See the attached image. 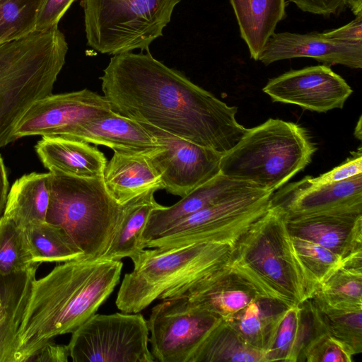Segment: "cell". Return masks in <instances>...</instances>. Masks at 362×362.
<instances>
[{"label": "cell", "mask_w": 362, "mask_h": 362, "mask_svg": "<svg viewBox=\"0 0 362 362\" xmlns=\"http://www.w3.org/2000/svg\"><path fill=\"white\" fill-rule=\"evenodd\" d=\"M112 110L224 154L247 128L229 106L149 50L113 55L100 77Z\"/></svg>", "instance_id": "6da1fadb"}, {"label": "cell", "mask_w": 362, "mask_h": 362, "mask_svg": "<svg viewBox=\"0 0 362 362\" xmlns=\"http://www.w3.org/2000/svg\"><path fill=\"white\" fill-rule=\"evenodd\" d=\"M120 260L80 257L34 279L17 334L15 362H25L47 342L73 333L95 314L119 281Z\"/></svg>", "instance_id": "7a4b0ae2"}, {"label": "cell", "mask_w": 362, "mask_h": 362, "mask_svg": "<svg viewBox=\"0 0 362 362\" xmlns=\"http://www.w3.org/2000/svg\"><path fill=\"white\" fill-rule=\"evenodd\" d=\"M228 267L262 298L289 308L311 298L319 286L294 248L284 212L272 206L232 246Z\"/></svg>", "instance_id": "3957f363"}, {"label": "cell", "mask_w": 362, "mask_h": 362, "mask_svg": "<svg viewBox=\"0 0 362 362\" xmlns=\"http://www.w3.org/2000/svg\"><path fill=\"white\" fill-rule=\"evenodd\" d=\"M67 52L58 25L0 43V148L15 141L16 126L32 105L52 93Z\"/></svg>", "instance_id": "277c9868"}, {"label": "cell", "mask_w": 362, "mask_h": 362, "mask_svg": "<svg viewBox=\"0 0 362 362\" xmlns=\"http://www.w3.org/2000/svg\"><path fill=\"white\" fill-rule=\"evenodd\" d=\"M316 151V144L305 128L269 118L247 129L238 142L222 155L221 173L275 192L308 165Z\"/></svg>", "instance_id": "5b68a950"}, {"label": "cell", "mask_w": 362, "mask_h": 362, "mask_svg": "<svg viewBox=\"0 0 362 362\" xmlns=\"http://www.w3.org/2000/svg\"><path fill=\"white\" fill-rule=\"evenodd\" d=\"M232 246L197 243L144 249L132 259L134 269L124 275L116 305L136 313L167 293L228 265Z\"/></svg>", "instance_id": "8992f818"}, {"label": "cell", "mask_w": 362, "mask_h": 362, "mask_svg": "<svg viewBox=\"0 0 362 362\" xmlns=\"http://www.w3.org/2000/svg\"><path fill=\"white\" fill-rule=\"evenodd\" d=\"M122 208L107 192L103 177L84 178L50 173L46 221L62 228L83 252L82 257L96 259L103 255Z\"/></svg>", "instance_id": "52a82bcc"}, {"label": "cell", "mask_w": 362, "mask_h": 362, "mask_svg": "<svg viewBox=\"0 0 362 362\" xmlns=\"http://www.w3.org/2000/svg\"><path fill=\"white\" fill-rule=\"evenodd\" d=\"M180 0H83L88 45L118 54L149 45L163 35Z\"/></svg>", "instance_id": "ba28073f"}, {"label": "cell", "mask_w": 362, "mask_h": 362, "mask_svg": "<svg viewBox=\"0 0 362 362\" xmlns=\"http://www.w3.org/2000/svg\"><path fill=\"white\" fill-rule=\"evenodd\" d=\"M274 192L257 188L201 209L146 243L144 248L197 243L233 246L271 206Z\"/></svg>", "instance_id": "9c48e42d"}, {"label": "cell", "mask_w": 362, "mask_h": 362, "mask_svg": "<svg viewBox=\"0 0 362 362\" xmlns=\"http://www.w3.org/2000/svg\"><path fill=\"white\" fill-rule=\"evenodd\" d=\"M147 321L139 313L95 314L67 344L74 362H153Z\"/></svg>", "instance_id": "30bf717a"}, {"label": "cell", "mask_w": 362, "mask_h": 362, "mask_svg": "<svg viewBox=\"0 0 362 362\" xmlns=\"http://www.w3.org/2000/svg\"><path fill=\"white\" fill-rule=\"evenodd\" d=\"M221 320L185 297L163 299L152 308L147 321L151 354L160 362H190Z\"/></svg>", "instance_id": "8fae6325"}, {"label": "cell", "mask_w": 362, "mask_h": 362, "mask_svg": "<svg viewBox=\"0 0 362 362\" xmlns=\"http://www.w3.org/2000/svg\"><path fill=\"white\" fill-rule=\"evenodd\" d=\"M112 111L104 95L87 88L51 93L28 110L16 126L14 139L30 136L66 137L78 125Z\"/></svg>", "instance_id": "7c38bea8"}, {"label": "cell", "mask_w": 362, "mask_h": 362, "mask_svg": "<svg viewBox=\"0 0 362 362\" xmlns=\"http://www.w3.org/2000/svg\"><path fill=\"white\" fill-rule=\"evenodd\" d=\"M141 124L163 146L154 152L152 160L168 192L183 197L221 173L222 154L157 127Z\"/></svg>", "instance_id": "4fadbf2b"}, {"label": "cell", "mask_w": 362, "mask_h": 362, "mask_svg": "<svg viewBox=\"0 0 362 362\" xmlns=\"http://www.w3.org/2000/svg\"><path fill=\"white\" fill-rule=\"evenodd\" d=\"M274 102L317 112L341 109L353 90L328 66L291 70L270 79L262 89Z\"/></svg>", "instance_id": "5bb4252c"}, {"label": "cell", "mask_w": 362, "mask_h": 362, "mask_svg": "<svg viewBox=\"0 0 362 362\" xmlns=\"http://www.w3.org/2000/svg\"><path fill=\"white\" fill-rule=\"evenodd\" d=\"M271 205L287 220L325 214H362V173L347 180L314 185L302 180L274 192Z\"/></svg>", "instance_id": "9a60e30c"}, {"label": "cell", "mask_w": 362, "mask_h": 362, "mask_svg": "<svg viewBox=\"0 0 362 362\" xmlns=\"http://www.w3.org/2000/svg\"><path fill=\"white\" fill-rule=\"evenodd\" d=\"M173 297H185L223 321L260 298L253 286L228 265L167 293L161 300Z\"/></svg>", "instance_id": "2e32d148"}, {"label": "cell", "mask_w": 362, "mask_h": 362, "mask_svg": "<svg viewBox=\"0 0 362 362\" xmlns=\"http://www.w3.org/2000/svg\"><path fill=\"white\" fill-rule=\"evenodd\" d=\"M298 57H310L329 65L361 69L362 45L329 39L318 32L274 33L258 61L267 66L277 61Z\"/></svg>", "instance_id": "e0dca14e"}, {"label": "cell", "mask_w": 362, "mask_h": 362, "mask_svg": "<svg viewBox=\"0 0 362 362\" xmlns=\"http://www.w3.org/2000/svg\"><path fill=\"white\" fill-rule=\"evenodd\" d=\"M257 188L260 187L218 173L181 197L175 204L153 211L143 233L144 247L146 243L179 221L206 207Z\"/></svg>", "instance_id": "ac0fdd59"}, {"label": "cell", "mask_w": 362, "mask_h": 362, "mask_svg": "<svg viewBox=\"0 0 362 362\" xmlns=\"http://www.w3.org/2000/svg\"><path fill=\"white\" fill-rule=\"evenodd\" d=\"M66 137L125 153L151 152L163 147L141 123L114 111L78 125Z\"/></svg>", "instance_id": "d6986e66"}, {"label": "cell", "mask_w": 362, "mask_h": 362, "mask_svg": "<svg viewBox=\"0 0 362 362\" xmlns=\"http://www.w3.org/2000/svg\"><path fill=\"white\" fill-rule=\"evenodd\" d=\"M158 150L114 151L105 167L103 179L107 192L118 204L123 205L148 190L164 189L161 175L152 160V155Z\"/></svg>", "instance_id": "ffe728a7"}, {"label": "cell", "mask_w": 362, "mask_h": 362, "mask_svg": "<svg viewBox=\"0 0 362 362\" xmlns=\"http://www.w3.org/2000/svg\"><path fill=\"white\" fill-rule=\"evenodd\" d=\"M287 223L292 235L315 242L342 259L362 254V214L317 215L287 220Z\"/></svg>", "instance_id": "44dd1931"}, {"label": "cell", "mask_w": 362, "mask_h": 362, "mask_svg": "<svg viewBox=\"0 0 362 362\" xmlns=\"http://www.w3.org/2000/svg\"><path fill=\"white\" fill-rule=\"evenodd\" d=\"M50 173L93 178L103 177L107 159L96 147L83 141L59 136H42L35 146Z\"/></svg>", "instance_id": "7402d4cb"}, {"label": "cell", "mask_w": 362, "mask_h": 362, "mask_svg": "<svg viewBox=\"0 0 362 362\" xmlns=\"http://www.w3.org/2000/svg\"><path fill=\"white\" fill-rule=\"evenodd\" d=\"M313 332L312 317L304 303L282 308L274 314L269 326L264 349L266 362L298 361Z\"/></svg>", "instance_id": "603a6c76"}, {"label": "cell", "mask_w": 362, "mask_h": 362, "mask_svg": "<svg viewBox=\"0 0 362 362\" xmlns=\"http://www.w3.org/2000/svg\"><path fill=\"white\" fill-rule=\"evenodd\" d=\"M250 57L258 59L277 24L286 17L285 0H230Z\"/></svg>", "instance_id": "cb8c5ba5"}, {"label": "cell", "mask_w": 362, "mask_h": 362, "mask_svg": "<svg viewBox=\"0 0 362 362\" xmlns=\"http://www.w3.org/2000/svg\"><path fill=\"white\" fill-rule=\"evenodd\" d=\"M39 266L33 264L24 272L2 276L0 362H15L17 334Z\"/></svg>", "instance_id": "d4e9b609"}, {"label": "cell", "mask_w": 362, "mask_h": 362, "mask_svg": "<svg viewBox=\"0 0 362 362\" xmlns=\"http://www.w3.org/2000/svg\"><path fill=\"white\" fill-rule=\"evenodd\" d=\"M156 192L148 190L123 204L116 230L107 250L100 258L133 259L145 249L142 235L148 218L153 211L163 206L155 199Z\"/></svg>", "instance_id": "484cf974"}, {"label": "cell", "mask_w": 362, "mask_h": 362, "mask_svg": "<svg viewBox=\"0 0 362 362\" xmlns=\"http://www.w3.org/2000/svg\"><path fill=\"white\" fill-rule=\"evenodd\" d=\"M50 173H31L16 180L8 192L3 216L19 226L46 221Z\"/></svg>", "instance_id": "4316f807"}, {"label": "cell", "mask_w": 362, "mask_h": 362, "mask_svg": "<svg viewBox=\"0 0 362 362\" xmlns=\"http://www.w3.org/2000/svg\"><path fill=\"white\" fill-rule=\"evenodd\" d=\"M304 303L318 329L342 341L356 354L362 352V308L331 306L316 293Z\"/></svg>", "instance_id": "83f0119b"}, {"label": "cell", "mask_w": 362, "mask_h": 362, "mask_svg": "<svg viewBox=\"0 0 362 362\" xmlns=\"http://www.w3.org/2000/svg\"><path fill=\"white\" fill-rule=\"evenodd\" d=\"M266 362L265 354L245 343L230 325L221 320L207 334L190 362Z\"/></svg>", "instance_id": "f1b7e54d"}, {"label": "cell", "mask_w": 362, "mask_h": 362, "mask_svg": "<svg viewBox=\"0 0 362 362\" xmlns=\"http://www.w3.org/2000/svg\"><path fill=\"white\" fill-rule=\"evenodd\" d=\"M25 229L35 264L63 263L83 257L68 234L56 225L45 221Z\"/></svg>", "instance_id": "f546056e"}, {"label": "cell", "mask_w": 362, "mask_h": 362, "mask_svg": "<svg viewBox=\"0 0 362 362\" xmlns=\"http://www.w3.org/2000/svg\"><path fill=\"white\" fill-rule=\"evenodd\" d=\"M316 294L333 307L362 308V264L342 262Z\"/></svg>", "instance_id": "4dcf8cb0"}, {"label": "cell", "mask_w": 362, "mask_h": 362, "mask_svg": "<svg viewBox=\"0 0 362 362\" xmlns=\"http://www.w3.org/2000/svg\"><path fill=\"white\" fill-rule=\"evenodd\" d=\"M35 264L25 229L4 216L0 218V276L18 274Z\"/></svg>", "instance_id": "1f68e13d"}, {"label": "cell", "mask_w": 362, "mask_h": 362, "mask_svg": "<svg viewBox=\"0 0 362 362\" xmlns=\"http://www.w3.org/2000/svg\"><path fill=\"white\" fill-rule=\"evenodd\" d=\"M262 298H259L250 302L226 322L230 325L245 343L264 352L269 326L277 312L266 313L262 308Z\"/></svg>", "instance_id": "d6a6232c"}, {"label": "cell", "mask_w": 362, "mask_h": 362, "mask_svg": "<svg viewBox=\"0 0 362 362\" xmlns=\"http://www.w3.org/2000/svg\"><path fill=\"white\" fill-rule=\"evenodd\" d=\"M297 255L316 284L324 283L342 264V257L305 238L291 235Z\"/></svg>", "instance_id": "836d02e7"}, {"label": "cell", "mask_w": 362, "mask_h": 362, "mask_svg": "<svg viewBox=\"0 0 362 362\" xmlns=\"http://www.w3.org/2000/svg\"><path fill=\"white\" fill-rule=\"evenodd\" d=\"M313 332L304 346L298 361L308 362L353 361L354 356L356 354L349 346L318 329L313 321Z\"/></svg>", "instance_id": "e575fe53"}, {"label": "cell", "mask_w": 362, "mask_h": 362, "mask_svg": "<svg viewBox=\"0 0 362 362\" xmlns=\"http://www.w3.org/2000/svg\"><path fill=\"white\" fill-rule=\"evenodd\" d=\"M303 12L329 18L350 8L355 16L362 14V0H289Z\"/></svg>", "instance_id": "d590c367"}, {"label": "cell", "mask_w": 362, "mask_h": 362, "mask_svg": "<svg viewBox=\"0 0 362 362\" xmlns=\"http://www.w3.org/2000/svg\"><path fill=\"white\" fill-rule=\"evenodd\" d=\"M351 156L341 165L318 177L305 176L304 180L314 185L331 184L347 180L362 173V148L351 153Z\"/></svg>", "instance_id": "8d00e7d4"}, {"label": "cell", "mask_w": 362, "mask_h": 362, "mask_svg": "<svg viewBox=\"0 0 362 362\" xmlns=\"http://www.w3.org/2000/svg\"><path fill=\"white\" fill-rule=\"evenodd\" d=\"M74 0H48L40 14L35 30H49L58 23Z\"/></svg>", "instance_id": "74e56055"}, {"label": "cell", "mask_w": 362, "mask_h": 362, "mask_svg": "<svg viewBox=\"0 0 362 362\" xmlns=\"http://www.w3.org/2000/svg\"><path fill=\"white\" fill-rule=\"evenodd\" d=\"M325 37L334 40L362 45V14L356 16L355 19L339 28L322 33Z\"/></svg>", "instance_id": "f35d334b"}, {"label": "cell", "mask_w": 362, "mask_h": 362, "mask_svg": "<svg viewBox=\"0 0 362 362\" xmlns=\"http://www.w3.org/2000/svg\"><path fill=\"white\" fill-rule=\"evenodd\" d=\"M69 356L67 345L58 344L52 340L42 346L29 361L67 362Z\"/></svg>", "instance_id": "ab89813d"}, {"label": "cell", "mask_w": 362, "mask_h": 362, "mask_svg": "<svg viewBox=\"0 0 362 362\" xmlns=\"http://www.w3.org/2000/svg\"><path fill=\"white\" fill-rule=\"evenodd\" d=\"M9 192V182L4 160L0 155V218L2 217Z\"/></svg>", "instance_id": "60d3db41"}, {"label": "cell", "mask_w": 362, "mask_h": 362, "mask_svg": "<svg viewBox=\"0 0 362 362\" xmlns=\"http://www.w3.org/2000/svg\"><path fill=\"white\" fill-rule=\"evenodd\" d=\"M361 127V117H360L354 131L355 137L359 140H361L362 137Z\"/></svg>", "instance_id": "b9f144b4"}, {"label": "cell", "mask_w": 362, "mask_h": 362, "mask_svg": "<svg viewBox=\"0 0 362 362\" xmlns=\"http://www.w3.org/2000/svg\"><path fill=\"white\" fill-rule=\"evenodd\" d=\"M45 6L48 0H35Z\"/></svg>", "instance_id": "7bdbcfd3"}, {"label": "cell", "mask_w": 362, "mask_h": 362, "mask_svg": "<svg viewBox=\"0 0 362 362\" xmlns=\"http://www.w3.org/2000/svg\"><path fill=\"white\" fill-rule=\"evenodd\" d=\"M1 307H2V298H1V290H0V312L1 310Z\"/></svg>", "instance_id": "ee69618b"}]
</instances>
